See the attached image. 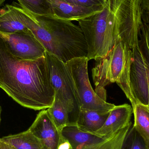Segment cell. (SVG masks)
I'll return each mask as SVG.
<instances>
[{
    "label": "cell",
    "mask_w": 149,
    "mask_h": 149,
    "mask_svg": "<svg viewBox=\"0 0 149 149\" xmlns=\"http://www.w3.org/2000/svg\"><path fill=\"white\" fill-rule=\"evenodd\" d=\"M78 22L89 61L106 56L120 39L132 49L138 45L142 24L140 0H107L101 11Z\"/></svg>",
    "instance_id": "obj_1"
},
{
    "label": "cell",
    "mask_w": 149,
    "mask_h": 149,
    "mask_svg": "<svg viewBox=\"0 0 149 149\" xmlns=\"http://www.w3.org/2000/svg\"><path fill=\"white\" fill-rule=\"evenodd\" d=\"M0 88L22 107L47 109L54 100L46 57L33 60L16 57L0 36Z\"/></svg>",
    "instance_id": "obj_2"
},
{
    "label": "cell",
    "mask_w": 149,
    "mask_h": 149,
    "mask_svg": "<svg viewBox=\"0 0 149 149\" xmlns=\"http://www.w3.org/2000/svg\"><path fill=\"white\" fill-rule=\"evenodd\" d=\"M14 4L20 22L41 43L46 52L64 63L86 57L87 46L79 26L54 16L35 15Z\"/></svg>",
    "instance_id": "obj_3"
},
{
    "label": "cell",
    "mask_w": 149,
    "mask_h": 149,
    "mask_svg": "<svg viewBox=\"0 0 149 149\" xmlns=\"http://www.w3.org/2000/svg\"><path fill=\"white\" fill-rule=\"evenodd\" d=\"M130 52L131 49L123 40H117L106 56L95 60L92 75L94 91L98 95L106 100L105 87L116 83L130 101L133 108L137 103L129 86Z\"/></svg>",
    "instance_id": "obj_4"
},
{
    "label": "cell",
    "mask_w": 149,
    "mask_h": 149,
    "mask_svg": "<svg viewBox=\"0 0 149 149\" xmlns=\"http://www.w3.org/2000/svg\"><path fill=\"white\" fill-rule=\"evenodd\" d=\"M52 86L55 95L61 101L69 116L70 125L75 126L80 111L78 95L71 75L65 63L52 54L45 55Z\"/></svg>",
    "instance_id": "obj_5"
},
{
    "label": "cell",
    "mask_w": 149,
    "mask_h": 149,
    "mask_svg": "<svg viewBox=\"0 0 149 149\" xmlns=\"http://www.w3.org/2000/svg\"><path fill=\"white\" fill-rule=\"evenodd\" d=\"M86 57L73 58L65 63L71 75L78 95L80 110L109 112L115 105L107 102L93 90L88 77Z\"/></svg>",
    "instance_id": "obj_6"
},
{
    "label": "cell",
    "mask_w": 149,
    "mask_h": 149,
    "mask_svg": "<svg viewBox=\"0 0 149 149\" xmlns=\"http://www.w3.org/2000/svg\"><path fill=\"white\" fill-rule=\"evenodd\" d=\"M129 86L137 103L149 106V63L138 45L131 49Z\"/></svg>",
    "instance_id": "obj_7"
},
{
    "label": "cell",
    "mask_w": 149,
    "mask_h": 149,
    "mask_svg": "<svg viewBox=\"0 0 149 149\" xmlns=\"http://www.w3.org/2000/svg\"><path fill=\"white\" fill-rule=\"evenodd\" d=\"M8 50L23 60H33L45 56L46 51L32 33H0Z\"/></svg>",
    "instance_id": "obj_8"
},
{
    "label": "cell",
    "mask_w": 149,
    "mask_h": 149,
    "mask_svg": "<svg viewBox=\"0 0 149 149\" xmlns=\"http://www.w3.org/2000/svg\"><path fill=\"white\" fill-rule=\"evenodd\" d=\"M29 130L38 139L43 149H58L60 143L64 141L46 109L38 114Z\"/></svg>",
    "instance_id": "obj_9"
},
{
    "label": "cell",
    "mask_w": 149,
    "mask_h": 149,
    "mask_svg": "<svg viewBox=\"0 0 149 149\" xmlns=\"http://www.w3.org/2000/svg\"><path fill=\"white\" fill-rule=\"evenodd\" d=\"M50 4L54 16L67 21L84 19L100 12L104 6L86 7L73 4L64 0H47Z\"/></svg>",
    "instance_id": "obj_10"
},
{
    "label": "cell",
    "mask_w": 149,
    "mask_h": 149,
    "mask_svg": "<svg viewBox=\"0 0 149 149\" xmlns=\"http://www.w3.org/2000/svg\"><path fill=\"white\" fill-rule=\"evenodd\" d=\"M133 113L132 107L129 104L115 106L110 111L104 125L94 134L101 138L110 136L132 123Z\"/></svg>",
    "instance_id": "obj_11"
},
{
    "label": "cell",
    "mask_w": 149,
    "mask_h": 149,
    "mask_svg": "<svg viewBox=\"0 0 149 149\" xmlns=\"http://www.w3.org/2000/svg\"><path fill=\"white\" fill-rule=\"evenodd\" d=\"M109 113L80 110L75 126L81 131L94 134L104 125Z\"/></svg>",
    "instance_id": "obj_12"
},
{
    "label": "cell",
    "mask_w": 149,
    "mask_h": 149,
    "mask_svg": "<svg viewBox=\"0 0 149 149\" xmlns=\"http://www.w3.org/2000/svg\"><path fill=\"white\" fill-rule=\"evenodd\" d=\"M31 33L18 19L13 5L6 4L0 9V33Z\"/></svg>",
    "instance_id": "obj_13"
},
{
    "label": "cell",
    "mask_w": 149,
    "mask_h": 149,
    "mask_svg": "<svg viewBox=\"0 0 149 149\" xmlns=\"http://www.w3.org/2000/svg\"><path fill=\"white\" fill-rule=\"evenodd\" d=\"M132 124V123L126 127L118 130L110 136L105 137L99 142L81 144L71 147L70 149H121L126 135Z\"/></svg>",
    "instance_id": "obj_14"
},
{
    "label": "cell",
    "mask_w": 149,
    "mask_h": 149,
    "mask_svg": "<svg viewBox=\"0 0 149 149\" xmlns=\"http://www.w3.org/2000/svg\"><path fill=\"white\" fill-rule=\"evenodd\" d=\"M64 140L70 143L71 147H76L81 144L95 143L102 141L104 138L80 130L76 126L65 127L61 131Z\"/></svg>",
    "instance_id": "obj_15"
},
{
    "label": "cell",
    "mask_w": 149,
    "mask_h": 149,
    "mask_svg": "<svg viewBox=\"0 0 149 149\" xmlns=\"http://www.w3.org/2000/svg\"><path fill=\"white\" fill-rule=\"evenodd\" d=\"M0 141L15 149H43L38 139L29 130L4 136Z\"/></svg>",
    "instance_id": "obj_16"
},
{
    "label": "cell",
    "mask_w": 149,
    "mask_h": 149,
    "mask_svg": "<svg viewBox=\"0 0 149 149\" xmlns=\"http://www.w3.org/2000/svg\"><path fill=\"white\" fill-rule=\"evenodd\" d=\"M134 123L133 124L138 134L149 148V107L148 106L137 103L133 108Z\"/></svg>",
    "instance_id": "obj_17"
},
{
    "label": "cell",
    "mask_w": 149,
    "mask_h": 149,
    "mask_svg": "<svg viewBox=\"0 0 149 149\" xmlns=\"http://www.w3.org/2000/svg\"><path fill=\"white\" fill-rule=\"evenodd\" d=\"M46 110L50 118L60 132L65 127L70 125L68 111L57 95H54L52 104Z\"/></svg>",
    "instance_id": "obj_18"
},
{
    "label": "cell",
    "mask_w": 149,
    "mask_h": 149,
    "mask_svg": "<svg viewBox=\"0 0 149 149\" xmlns=\"http://www.w3.org/2000/svg\"><path fill=\"white\" fill-rule=\"evenodd\" d=\"M19 5L29 12L39 15L54 16L47 0H17Z\"/></svg>",
    "instance_id": "obj_19"
},
{
    "label": "cell",
    "mask_w": 149,
    "mask_h": 149,
    "mask_svg": "<svg viewBox=\"0 0 149 149\" xmlns=\"http://www.w3.org/2000/svg\"><path fill=\"white\" fill-rule=\"evenodd\" d=\"M121 149H149V148L132 124L126 135Z\"/></svg>",
    "instance_id": "obj_20"
},
{
    "label": "cell",
    "mask_w": 149,
    "mask_h": 149,
    "mask_svg": "<svg viewBox=\"0 0 149 149\" xmlns=\"http://www.w3.org/2000/svg\"><path fill=\"white\" fill-rule=\"evenodd\" d=\"M149 25L143 23L139 35L138 46L145 58L149 61Z\"/></svg>",
    "instance_id": "obj_21"
},
{
    "label": "cell",
    "mask_w": 149,
    "mask_h": 149,
    "mask_svg": "<svg viewBox=\"0 0 149 149\" xmlns=\"http://www.w3.org/2000/svg\"><path fill=\"white\" fill-rule=\"evenodd\" d=\"M77 5L86 7L104 6L107 0H64Z\"/></svg>",
    "instance_id": "obj_22"
},
{
    "label": "cell",
    "mask_w": 149,
    "mask_h": 149,
    "mask_svg": "<svg viewBox=\"0 0 149 149\" xmlns=\"http://www.w3.org/2000/svg\"><path fill=\"white\" fill-rule=\"evenodd\" d=\"M143 23L149 25V0H140Z\"/></svg>",
    "instance_id": "obj_23"
},
{
    "label": "cell",
    "mask_w": 149,
    "mask_h": 149,
    "mask_svg": "<svg viewBox=\"0 0 149 149\" xmlns=\"http://www.w3.org/2000/svg\"><path fill=\"white\" fill-rule=\"evenodd\" d=\"M71 145L68 141L64 140V142L60 143L58 149H70Z\"/></svg>",
    "instance_id": "obj_24"
},
{
    "label": "cell",
    "mask_w": 149,
    "mask_h": 149,
    "mask_svg": "<svg viewBox=\"0 0 149 149\" xmlns=\"http://www.w3.org/2000/svg\"><path fill=\"white\" fill-rule=\"evenodd\" d=\"M0 149H15L10 145L0 141Z\"/></svg>",
    "instance_id": "obj_25"
},
{
    "label": "cell",
    "mask_w": 149,
    "mask_h": 149,
    "mask_svg": "<svg viewBox=\"0 0 149 149\" xmlns=\"http://www.w3.org/2000/svg\"><path fill=\"white\" fill-rule=\"evenodd\" d=\"M6 0H0V7L3 4V3L5 2Z\"/></svg>",
    "instance_id": "obj_26"
},
{
    "label": "cell",
    "mask_w": 149,
    "mask_h": 149,
    "mask_svg": "<svg viewBox=\"0 0 149 149\" xmlns=\"http://www.w3.org/2000/svg\"><path fill=\"white\" fill-rule=\"evenodd\" d=\"M1 106H0V123H1Z\"/></svg>",
    "instance_id": "obj_27"
}]
</instances>
